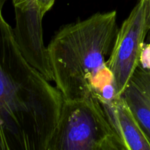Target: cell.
Returning a JSON list of instances; mask_svg holds the SVG:
<instances>
[{
    "mask_svg": "<svg viewBox=\"0 0 150 150\" xmlns=\"http://www.w3.org/2000/svg\"><path fill=\"white\" fill-rule=\"evenodd\" d=\"M98 150H130L121 137L112 127L111 131L103 139Z\"/></svg>",
    "mask_w": 150,
    "mask_h": 150,
    "instance_id": "52a82bcc",
    "label": "cell"
},
{
    "mask_svg": "<svg viewBox=\"0 0 150 150\" xmlns=\"http://www.w3.org/2000/svg\"><path fill=\"white\" fill-rule=\"evenodd\" d=\"M150 30L148 0H139L119 29L108 61L116 98L121 96L140 66L144 40Z\"/></svg>",
    "mask_w": 150,
    "mask_h": 150,
    "instance_id": "277c9868",
    "label": "cell"
},
{
    "mask_svg": "<svg viewBox=\"0 0 150 150\" xmlns=\"http://www.w3.org/2000/svg\"><path fill=\"white\" fill-rule=\"evenodd\" d=\"M140 66L150 70V44L144 45L141 57Z\"/></svg>",
    "mask_w": 150,
    "mask_h": 150,
    "instance_id": "ba28073f",
    "label": "cell"
},
{
    "mask_svg": "<svg viewBox=\"0 0 150 150\" xmlns=\"http://www.w3.org/2000/svg\"><path fill=\"white\" fill-rule=\"evenodd\" d=\"M118 31L114 10L65 25L53 37L48 59L53 81L64 100L116 98L108 61Z\"/></svg>",
    "mask_w": 150,
    "mask_h": 150,
    "instance_id": "7a4b0ae2",
    "label": "cell"
},
{
    "mask_svg": "<svg viewBox=\"0 0 150 150\" xmlns=\"http://www.w3.org/2000/svg\"><path fill=\"white\" fill-rule=\"evenodd\" d=\"M0 0V150H47L62 95L23 56Z\"/></svg>",
    "mask_w": 150,
    "mask_h": 150,
    "instance_id": "6da1fadb",
    "label": "cell"
},
{
    "mask_svg": "<svg viewBox=\"0 0 150 150\" xmlns=\"http://www.w3.org/2000/svg\"><path fill=\"white\" fill-rule=\"evenodd\" d=\"M149 1V23H150V0H148Z\"/></svg>",
    "mask_w": 150,
    "mask_h": 150,
    "instance_id": "30bf717a",
    "label": "cell"
},
{
    "mask_svg": "<svg viewBox=\"0 0 150 150\" xmlns=\"http://www.w3.org/2000/svg\"><path fill=\"white\" fill-rule=\"evenodd\" d=\"M112 130L99 100H64L47 150H98Z\"/></svg>",
    "mask_w": 150,
    "mask_h": 150,
    "instance_id": "3957f363",
    "label": "cell"
},
{
    "mask_svg": "<svg viewBox=\"0 0 150 150\" xmlns=\"http://www.w3.org/2000/svg\"><path fill=\"white\" fill-rule=\"evenodd\" d=\"M42 15H45L53 7L55 0H37Z\"/></svg>",
    "mask_w": 150,
    "mask_h": 150,
    "instance_id": "9c48e42d",
    "label": "cell"
},
{
    "mask_svg": "<svg viewBox=\"0 0 150 150\" xmlns=\"http://www.w3.org/2000/svg\"><path fill=\"white\" fill-rule=\"evenodd\" d=\"M108 120L130 150H150V141L121 97L100 101Z\"/></svg>",
    "mask_w": 150,
    "mask_h": 150,
    "instance_id": "5b68a950",
    "label": "cell"
},
{
    "mask_svg": "<svg viewBox=\"0 0 150 150\" xmlns=\"http://www.w3.org/2000/svg\"><path fill=\"white\" fill-rule=\"evenodd\" d=\"M120 97L150 141V70L139 66Z\"/></svg>",
    "mask_w": 150,
    "mask_h": 150,
    "instance_id": "8992f818",
    "label": "cell"
}]
</instances>
